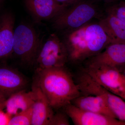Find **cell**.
<instances>
[{
  "mask_svg": "<svg viewBox=\"0 0 125 125\" xmlns=\"http://www.w3.org/2000/svg\"><path fill=\"white\" fill-rule=\"evenodd\" d=\"M76 83L81 94L101 97L107 104L114 114L124 102V99L109 92L84 71H82L79 75Z\"/></svg>",
  "mask_w": 125,
  "mask_h": 125,
  "instance_id": "cell-7",
  "label": "cell"
},
{
  "mask_svg": "<svg viewBox=\"0 0 125 125\" xmlns=\"http://www.w3.org/2000/svg\"><path fill=\"white\" fill-rule=\"evenodd\" d=\"M28 84L27 78L18 70L0 65V95L7 99L13 94L26 89Z\"/></svg>",
  "mask_w": 125,
  "mask_h": 125,
  "instance_id": "cell-10",
  "label": "cell"
},
{
  "mask_svg": "<svg viewBox=\"0 0 125 125\" xmlns=\"http://www.w3.org/2000/svg\"><path fill=\"white\" fill-rule=\"evenodd\" d=\"M62 109L75 125H125L117 118L83 110L71 103Z\"/></svg>",
  "mask_w": 125,
  "mask_h": 125,
  "instance_id": "cell-9",
  "label": "cell"
},
{
  "mask_svg": "<svg viewBox=\"0 0 125 125\" xmlns=\"http://www.w3.org/2000/svg\"><path fill=\"white\" fill-rule=\"evenodd\" d=\"M14 19L10 13L0 18V61L4 60L13 54Z\"/></svg>",
  "mask_w": 125,
  "mask_h": 125,
  "instance_id": "cell-13",
  "label": "cell"
},
{
  "mask_svg": "<svg viewBox=\"0 0 125 125\" xmlns=\"http://www.w3.org/2000/svg\"><path fill=\"white\" fill-rule=\"evenodd\" d=\"M105 10L106 13L112 15L125 23V0L110 4Z\"/></svg>",
  "mask_w": 125,
  "mask_h": 125,
  "instance_id": "cell-18",
  "label": "cell"
},
{
  "mask_svg": "<svg viewBox=\"0 0 125 125\" xmlns=\"http://www.w3.org/2000/svg\"><path fill=\"white\" fill-rule=\"evenodd\" d=\"M35 99L33 90L27 92L26 89L16 92L7 99L6 112L13 116L22 111L32 107Z\"/></svg>",
  "mask_w": 125,
  "mask_h": 125,
  "instance_id": "cell-16",
  "label": "cell"
},
{
  "mask_svg": "<svg viewBox=\"0 0 125 125\" xmlns=\"http://www.w3.org/2000/svg\"><path fill=\"white\" fill-rule=\"evenodd\" d=\"M32 108L21 112L13 116L8 125H31Z\"/></svg>",
  "mask_w": 125,
  "mask_h": 125,
  "instance_id": "cell-17",
  "label": "cell"
},
{
  "mask_svg": "<svg viewBox=\"0 0 125 125\" xmlns=\"http://www.w3.org/2000/svg\"><path fill=\"white\" fill-rule=\"evenodd\" d=\"M98 23L107 34L111 43H125V23L116 16L106 13Z\"/></svg>",
  "mask_w": 125,
  "mask_h": 125,
  "instance_id": "cell-15",
  "label": "cell"
},
{
  "mask_svg": "<svg viewBox=\"0 0 125 125\" xmlns=\"http://www.w3.org/2000/svg\"><path fill=\"white\" fill-rule=\"evenodd\" d=\"M94 1L97 2V1H101V2H103L107 4H110L112 3H114V2L118 1L119 0H93Z\"/></svg>",
  "mask_w": 125,
  "mask_h": 125,
  "instance_id": "cell-23",
  "label": "cell"
},
{
  "mask_svg": "<svg viewBox=\"0 0 125 125\" xmlns=\"http://www.w3.org/2000/svg\"></svg>",
  "mask_w": 125,
  "mask_h": 125,
  "instance_id": "cell-25",
  "label": "cell"
},
{
  "mask_svg": "<svg viewBox=\"0 0 125 125\" xmlns=\"http://www.w3.org/2000/svg\"><path fill=\"white\" fill-rule=\"evenodd\" d=\"M7 98L2 95H0V111H3L6 108V104Z\"/></svg>",
  "mask_w": 125,
  "mask_h": 125,
  "instance_id": "cell-21",
  "label": "cell"
},
{
  "mask_svg": "<svg viewBox=\"0 0 125 125\" xmlns=\"http://www.w3.org/2000/svg\"><path fill=\"white\" fill-rule=\"evenodd\" d=\"M42 43L32 27L26 24L18 25L14 30L13 52L25 65H34Z\"/></svg>",
  "mask_w": 125,
  "mask_h": 125,
  "instance_id": "cell-4",
  "label": "cell"
},
{
  "mask_svg": "<svg viewBox=\"0 0 125 125\" xmlns=\"http://www.w3.org/2000/svg\"><path fill=\"white\" fill-rule=\"evenodd\" d=\"M71 103L83 110L117 118L107 104L99 96L81 95L74 99Z\"/></svg>",
  "mask_w": 125,
  "mask_h": 125,
  "instance_id": "cell-14",
  "label": "cell"
},
{
  "mask_svg": "<svg viewBox=\"0 0 125 125\" xmlns=\"http://www.w3.org/2000/svg\"><path fill=\"white\" fill-rule=\"evenodd\" d=\"M25 3L28 10L39 20L53 19L68 5L56 0H25Z\"/></svg>",
  "mask_w": 125,
  "mask_h": 125,
  "instance_id": "cell-11",
  "label": "cell"
},
{
  "mask_svg": "<svg viewBox=\"0 0 125 125\" xmlns=\"http://www.w3.org/2000/svg\"><path fill=\"white\" fill-rule=\"evenodd\" d=\"M68 61V53L62 40L52 34L42 43L34 65L36 70L65 66Z\"/></svg>",
  "mask_w": 125,
  "mask_h": 125,
  "instance_id": "cell-5",
  "label": "cell"
},
{
  "mask_svg": "<svg viewBox=\"0 0 125 125\" xmlns=\"http://www.w3.org/2000/svg\"><path fill=\"white\" fill-rule=\"evenodd\" d=\"M68 61L79 64L97 55L111 43L98 23H88L76 29L64 31L62 40Z\"/></svg>",
  "mask_w": 125,
  "mask_h": 125,
  "instance_id": "cell-2",
  "label": "cell"
},
{
  "mask_svg": "<svg viewBox=\"0 0 125 125\" xmlns=\"http://www.w3.org/2000/svg\"></svg>",
  "mask_w": 125,
  "mask_h": 125,
  "instance_id": "cell-24",
  "label": "cell"
},
{
  "mask_svg": "<svg viewBox=\"0 0 125 125\" xmlns=\"http://www.w3.org/2000/svg\"><path fill=\"white\" fill-rule=\"evenodd\" d=\"M32 90L35 99L32 107L31 125H49L54 114V109L40 88L33 84Z\"/></svg>",
  "mask_w": 125,
  "mask_h": 125,
  "instance_id": "cell-12",
  "label": "cell"
},
{
  "mask_svg": "<svg viewBox=\"0 0 125 125\" xmlns=\"http://www.w3.org/2000/svg\"><path fill=\"white\" fill-rule=\"evenodd\" d=\"M57 2L62 4L69 5L75 0H56Z\"/></svg>",
  "mask_w": 125,
  "mask_h": 125,
  "instance_id": "cell-22",
  "label": "cell"
},
{
  "mask_svg": "<svg viewBox=\"0 0 125 125\" xmlns=\"http://www.w3.org/2000/svg\"><path fill=\"white\" fill-rule=\"evenodd\" d=\"M33 84L40 88L54 109L59 110L81 95L65 66L36 70Z\"/></svg>",
  "mask_w": 125,
  "mask_h": 125,
  "instance_id": "cell-1",
  "label": "cell"
},
{
  "mask_svg": "<svg viewBox=\"0 0 125 125\" xmlns=\"http://www.w3.org/2000/svg\"><path fill=\"white\" fill-rule=\"evenodd\" d=\"M69 117L64 111H58L54 113L49 125H70Z\"/></svg>",
  "mask_w": 125,
  "mask_h": 125,
  "instance_id": "cell-19",
  "label": "cell"
},
{
  "mask_svg": "<svg viewBox=\"0 0 125 125\" xmlns=\"http://www.w3.org/2000/svg\"><path fill=\"white\" fill-rule=\"evenodd\" d=\"M86 61V65L108 66L122 72L125 69V43H110L102 51Z\"/></svg>",
  "mask_w": 125,
  "mask_h": 125,
  "instance_id": "cell-8",
  "label": "cell"
},
{
  "mask_svg": "<svg viewBox=\"0 0 125 125\" xmlns=\"http://www.w3.org/2000/svg\"><path fill=\"white\" fill-rule=\"evenodd\" d=\"M13 116L3 111H0V125H8L10 118Z\"/></svg>",
  "mask_w": 125,
  "mask_h": 125,
  "instance_id": "cell-20",
  "label": "cell"
},
{
  "mask_svg": "<svg viewBox=\"0 0 125 125\" xmlns=\"http://www.w3.org/2000/svg\"><path fill=\"white\" fill-rule=\"evenodd\" d=\"M83 71L103 87L125 101V75L122 72L104 66L86 65Z\"/></svg>",
  "mask_w": 125,
  "mask_h": 125,
  "instance_id": "cell-6",
  "label": "cell"
},
{
  "mask_svg": "<svg viewBox=\"0 0 125 125\" xmlns=\"http://www.w3.org/2000/svg\"><path fill=\"white\" fill-rule=\"evenodd\" d=\"M96 2L93 0L74 1L52 19L54 28L64 31L76 29L90 22L99 13Z\"/></svg>",
  "mask_w": 125,
  "mask_h": 125,
  "instance_id": "cell-3",
  "label": "cell"
}]
</instances>
